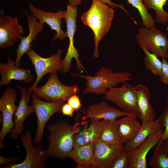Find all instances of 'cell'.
I'll list each match as a JSON object with an SVG mask.
<instances>
[{
  "instance_id": "cell-1",
  "label": "cell",
  "mask_w": 168,
  "mask_h": 168,
  "mask_svg": "<svg viewBox=\"0 0 168 168\" xmlns=\"http://www.w3.org/2000/svg\"><path fill=\"white\" fill-rule=\"evenodd\" d=\"M82 125V123L72 125L64 121L50 125L49 145L46 149L49 156L58 159L67 157L74 147L75 136L80 130Z\"/></svg>"
},
{
  "instance_id": "cell-2",
  "label": "cell",
  "mask_w": 168,
  "mask_h": 168,
  "mask_svg": "<svg viewBox=\"0 0 168 168\" xmlns=\"http://www.w3.org/2000/svg\"><path fill=\"white\" fill-rule=\"evenodd\" d=\"M114 15L113 9L107 4L100 0H92L89 9L82 15V21L94 34L95 58L99 56V43L110 29Z\"/></svg>"
},
{
  "instance_id": "cell-3",
  "label": "cell",
  "mask_w": 168,
  "mask_h": 168,
  "mask_svg": "<svg viewBox=\"0 0 168 168\" xmlns=\"http://www.w3.org/2000/svg\"><path fill=\"white\" fill-rule=\"evenodd\" d=\"M95 74V76H90L72 74L86 80V88L83 91L84 94L88 93L105 94L109 88L116 87L119 83L124 84L132 79L131 74L129 72H114L112 68L105 67H101Z\"/></svg>"
},
{
  "instance_id": "cell-4",
  "label": "cell",
  "mask_w": 168,
  "mask_h": 168,
  "mask_svg": "<svg viewBox=\"0 0 168 168\" xmlns=\"http://www.w3.org/2000/svg\"><path fill=\"white\" fill-rule=\"evenodd\" d=\"M33 95L48 102L64 103L72 96L77 94L80 89L76 84L67 86L60 81L57 72L51 73L46 83L43 86L34 88Z\"/></svg>"
},
{
  "instance_id": "cell-5",
  "label": "cell",
  "mask_w": 168,
  "mask_h": 168,
  "mask_svg": "<svg viewBox=\"0 0 168 168\" xmlns=\"http://www.w3.org/2000/svg\"><path fill=\"white\" fill-rule=\"evenodd\" d=\"M135 37L141 49H145L159 58H168V38L155 26L140 27Z\"/></svg>"
},
{
  "instance_id": "cell-6",
  "label": "cell",
  "mask_w": 168,
  "mask_h": 168,
  "mask_svg": "<svg viewBox=\"0 0 168 168\" xmlns=\"http://www.w3.org/2000/svg\"><path fill=\"white\" fill-rule=\"evenodd\" d=\"M20 139L26 153L25 160L21 163L8 164L1 168H44L46 167L45 161L49 156L46 149L41 145L34 146L30 132L27 131L24 134H21Z\"/></svg>"
},
{
  "instance_id": "cell-7",
  "label": "cell",
  "mask_w": 168,
  "mask_h": 168,
  "mask_svg": "<svg viewBox=\"0 0 168 168\" xmlns=\"http://www.w3.org/2000/svg\"><path fill=\"white\" fill-rule=\"evenodd\" d=\"M105 94V100L111 102L128 114L139 115L136 94L130 84L126 82L119 87H110Z\"/></svg>"
},
{
  "instance_id": "cell-8",
  "label": "cell",
  "mask_w": 168,
  "mask_h": 168,
  "mask_svg": "<svg viewBox=\"0 0 168 168\" xmlns=\"http://www.w3.org/2000/svg\"><path fill=\"white\" fill-rule=\"evenodd\" d=\"M66 13L65 21L67 24L66 33L69 40V43L67 52L62 60V72L65 74L68 72L70 69L72 59L74 58L76 61L77 68L80 71L85 70L79 59L78 50L74 46V37L77 29L76 18L77 13V7L70 6L67 3Z\"/></svg>"
},
{
  "instance_id": "cell-9",
  "label": "cell",
  "mask_w": 168,
  "mask_h": 168,
  "mask_svg": "<svg viewBox=\"0 0 168 168\" xmlns=\"http://www.w3.org/2000/svg\"><path fill=\"white\" fill-rule=\"evenodd\" d=\"M16 97L15 89L9 87L2 94L0 99V111L2 117L0 133V149L5 147L3 142L5 136L10 133L14 126L12 118L18 107L15 103Z\"/></svg>"
},
{
  "instance_id": "cell-10",
  "label": "cell",
  "mask_w": 168,
  "mask_h": 168,
  "mask_svg": "<svg viewBox=\"0 0 168 168\" xmlns=\"http://www.w3.org/2000/svg\"><path fill=\"white\" fill-rule=\"evenodd\" d=\"M63 50L58 49L57 52L48 58L40 56L32 49L26 53L32 63L34 66L37 77L33 86L32 89L36 87L42 77L48 73L62 72L63 60L61 54Z\"/></svg>"
},
{
  "instance_id": "cell-11",
  "label": "cell",
  "mask_w": 168,
  "mask_h": 168,
  "mask_svg": "<svg viewBox=\"0 0 168 168\" xmlns=\"http://www.w3.org/2000/svg\"><path fill=\"white\" fill-rule=\"evenodd\" d=\"M33 106L37 120L35 143L40 144L43 140L45 125L55 113L59 112L64 103L58 101H44L32 95Z\"/></svg>"
},
{
  "instance_id": "cell-12",
  "label": "cell",
  "mask_w": 168,
  "mask_h": 168,
  "mask_svg": "<svg viewBox=\"0 0 168 168\" xmlns=\"http://www.w3.org/2000/svg\"><path fill=\"white\" fill-rule=\"evenodd\" d=\"M4 11H0V47L5 49L14 46L15 42L25 32L23 27L18 23L17 17L5 16Z\"/></svg>"
},
{
  "instance_id": "cell-13",
  "label": "cell",
  "mask_w": 168,
  "mask_h": 168,
  "mask_svg": "<svg viewBox=\"0 0 168 168\" xmlns=\"http://www.w3.org/2000/svg\"><path fill=\"white\" fill-rule=\"evenodd\" d=\"M17 87L20 90L21 96L19 106L13 115L14 126L10 132V137L16 140H17L19 135L23 133V123L25 119L30 114L35 112L33 105H28L33 91L32 86L27 89L18 85Z\"/></svg>"
},
{
  "instance_id": "cell-14",
  "label": "cell",
  "mask_w": 168,
  "mask_h": 168,
  "mask_svg": "<svg viewBox=\"0 0 168 168\" xmlns=\"http://www.w3.org/2000/svg\"><path fill=\"white\" fill-rule=\"evenodd\" d=\"M122 143L108 144L99 139L94 143L92 167L94 168H110L114 159L124 149Z\"/></svg>"
},
{
  "instance_id": "cell-15",
  "label": "cell",
  "mask_w": 168,
  "mask_h": 168,
  "mask_svg": "<svg viewBox=\"0 0 168 168\" xmlns=\"http://www.w3.org/2000/svg\"><path fill=\"white\" fill-rule=\"evenodd\" d=\"M164 130H159L149 136L137 148L128 152L129 168H146L147 156L151 149L160 142Z\"/></svg>"
},
{
  "instance_id": "cell-16",
  "label": "cell",
  "mask_w": 168,
  "mask_h": 168,
  "mask_svg": "<svg viewBox=\"0 0 168 168\" xmlns=\"http://www.w3.org/2000/svg\"><path fill=\"white\" fill-rule=\"evenodd\" d=\"M28 7L30 11L40 23L44 25L46 23L51 29L56 31L53 40L57 39L63 40L68 37L66 32L63 31L61 28V20L65 18L66 11L58 10L56 13L46 12L37 8L30 2H28Z\"/></svg>"
},
{
  "instance_id": "cell-17",
  "label": "cell",
  "mask_w": 168,
  "mask_h": 168,
  "mask_svg": "<svg viewBox=\"0 0 168 168\" xmlns=\"http://www.w3.org/2000/svg\"><path fill=\"white\" fill-rule=\"evenodd\" d=\"M23 12L27 18L29 32L27 36L21 37L20 43L16 50L17 57L15 65L18 67L21 66L20 60L22 57L32 49V42L36 40L37 35L39 33L43 32L44 27V25L37 21L33 14L29 16L24 9Z\"/></svg>"
},
{
  "instance_id": "cell-18",
  "label": "cell",
  "mask_w": 168,
  "mask_h": 168,
  "mask_svg": "<svg viewBox=\"0 0 168 168\" xmlns=\"http://www.w3.org/2000/svg\"><path fill=\"white\" fill-rule=\"evenodd\" d=\"M15 64V61L9 57L7 63H0V86L9 84L13 80L23 81L27 83L32 80L33 76L29 69L19 68Z\"/></svg>"
},
{
  "instance_id": "cell-19",
  "label": "cell",
  "mask_w": 168,
  "mask_h": 168,
  "mask_svg": "<svg viewBox=\"0 0 168 168\" xmlns=\"http://www.w3.org/2000/svg\"><path fill=\"white\" fill-rule=\"evenodd\" d=\"M89 121H83L80 130L75 135L74 147L95 143L99 139L102 127L101 120L89 119Z\"/></svg>"
},
{
  "instance_id": "cell-20",
  "label": "cell",
  "mask_w": 168,
  "mask_h": 168,
  "mask_svg": "<svg viewBox=\"0 0 168 168\" xmlns=\"http://www.w3.org/2000/svg\"><path fill=\"white\" fill-rule=\"evenodd\" d=\"M132 114L110 105L103 101L97 104L90 105L86 109V115L84 119H116L119 117Z\"/></svg>"
},
{
  "instance_id": "cell-21",
  "label": "cell",
  "mask_w": 168,
  "mask_h": 168,
  "mask_svg": "<svg viewBox=\"0 0 168 168\" xmlns=\"http://www.w3.org/2000/svg\"><path fill=\"white\" fill-rule=\"evenodd\" d=\"M136 93L137 104L139 111L138 118L142 124L152 122L156 119L155 112L150 103L151 97L148 88L142 84L134 87Z\"/></svg>"
},
{
  "instance_id": "cell-22",
  "label": "cell",
  "mask_w": 168,
  "mask_h": 168,
  "mask_svg": "<svg viewBox=\"0 0 168 168\" xmlns=\"http://www.w3.org/2000/svg\"><path fill=\"white\" fill-rule=\"evenodd\" d=\"M138 117L131 114L116 119L118 131L121 142L124 144L132 140L139 131L142 125Z\"/></svg>"
},
{
  "instance_id": "cell-23",
  "label": "cell",
  "mask_w": 168,
  "mask_h": 168,
  "mask_svg": "<svg viewBox=\"0 0 168 168\" xmlns=\"http://www.w3.org/2000/svg\"><path fill=\"white\" fill-rule=\"evenodd\" d=\"M94 143L74 147L68 156L76 163L77 168H87L92 167L94 153Z\"/></svg>"
},
{
  "instance_id": "cell-24",
  "label": "cell",
  "mask_w": 168,
  "mask_h": 168,
  "mask_svg": "<svg viewBox=\"0 0 168 168\" xmlns=\"http://www.w3.org/2000/svg\"><path fill=\"white\" fill-rule=\"evenodd\" d=\"M162 128L159 117L152 122L142 124L141 128L136 136L124 144V150L128 152L134 150L151 134Z\"/></svg>"
},
{
  "instance_id": "cell-25",
  "label": "cell",
  "mask_w": 168,
  "mask_h": 168,
  "mask_svg": "<svg viewBox=\"0 0 168 168\" xmlns=\"http://www.w3.org/2000/svg\"><path fill=\"white\" fill-rule=\"evenodd\" d=\"M116 119L101 120L102 127L99 138L100 141L108 144L121 143L118 133Z\"/></svg>"
},
{
  "instance_id": "cell-26",
  "label": "cell",
  "mask_w": 168,
  "mask_h": 168,
  "mask_svg": "<svg viewBox=\"0 0 168 168\" xmlns=\"http://www.w3.org/2000/svg\"><path fill=\"white\" fill-rule=\"evenodd\" d=\"M147 10L153 9L155 11L156 21L160 24H163L167 28L168 12L165 10L163 7L167 0H142Z\"/></svg>"
},
{
  "instance_id": "cell-27",
  "label": "cell",
  "mask_w": 168,
  "mask_h": 168,
  "mask_svg": "<svg viewBox=\"0 0 168 168\" xmlns=\"http://www.w3.org/2000/svg\"><path fill=\"white\" fill-rule=\"evenodd\" d=\"M150 166L152 168H168V155L161 142L157 144L151 158Z\"/></svg>"
},
{
  "instance_id": "cell-28",
  "label": "cell",
  "mask_w": 168,
  "mask_h": 168,
  "mask_svg": "<svg viewBox=\"0 0 168 168\" xmlns=\"http://www.w3.org/2000/svg\"><path fill=\"white\" fill-rule=\"evenodd\" d=\"M127 1L128 3L138 10L143 26L149 28L155 26V20L145 7L142 0H127Z\"/></svg>"
},
{
  "instance_id": "cell-29",
  "label": "cell",
  "mask_w": 168,
  "mask_h": 168,
  "mask_svg": "<svg viewBox=\"0 0 168 168\" xmlns=\"http://www.w3.org/2000/svg\"><path fill=\"white\" fill-rule=\"evenodd\" d=\"M145 53L144 63L145 67L154 75L159 76L161 72L162 62L157 56L144 48L142 49Z\"/></svg>"
},
{
  "instance_id": "cell-30",
  "label": "cell",
  "mask_w": 168,
  "mask_h": 168,
  "mask_svg": "<svg viewBox=\"0 0 168 168\" xmlns=\"http://www.w3.org/2000/svg\"><path fill=\"white\" fill-rule=\"evenodd\" d=\"M110 168H129L128 152L124 149L114 159Z\"/></svg>"
},
{
  "instance_id": "cell-31",
  "label": "cell",
  "mask_w": 168,
  "mask_h": 168,
  "mask_svg": "<svg viewBox=\"0 0 168 168\" xmlns=\"http://www.w3.org/2000/svg\"><path fill=\"white\" fill-rule=\"evenodd\" d=\"M160 123L162 127L165 128L161 139L159 142L168 138V105H166L164 109L159 117Z\"/></svg>"
},
{
  "instance_id": "cell-32",
  "label": "cell",
  "mask_w": 168,
  "mask_h": 168,
  "mask_svg": "<svg viewBox=\"0 0 168 168\" xmlns=\"http://www.w3.org/2000/svg\"><path fill=\"white\" fill-rule=\"evenodd\" d=\"M162 66L159 77L161 82L168 85V62L166 59L162 58Z\"/></svg>"
},
{
  "instance_id": "cell-33",
  "label": "cell",
  "mask_w": 168,
  "mask_h": 168,
  "mask_svg": "<svg viewBox=\"0 0 168 168\" xmlns=\"http://www.w3.org/2000/svg\"><path fill=\"white\" fill-rule=\"evenodd\" d=\"M67 103L76 111H78L82 106L79 97L77 94L74 95L70 97L67 100Z\"/></svg>"
},
{
  "instance_id": "cell-34",
  "label": "cell",
  "mask_w": 168,
  "mask_h": 168,
  "mask_svg": "<svg viewBox=\"0 0 168 168\" xmlns=\"http://www.w3.org/2000/svg\"><path fill=\"white\" fill-rule=\"evenodd\" d=\"M61 111L63 115L72 117L73 116L74 110L67 102L64 103L63 105Z\"/></svg>"
},
{
  "instance_id": "cell-35",
  "label": "cell",
  "mask_w": 168,
  "mask_h": 168,
  "mask_svg": "<svg viewBox=\"0 0 168 168\" xmlns=\"http://www.w3.org/2000/svg\"><path fill=\"white\" fill-rule=\"evenodd\" d=\"M101 1L106 3L108 5L110 6L113 9H114L116 7H118L123 10L124 12H126L127 14H128V12L125 9L124 6L120 4H117L114 3L111 0H100ZM129 15V14H128Z\"/></svg>"
},
{
  "instance_id": "cell-36",
  "label": "cell",
  "mask_w": 168,
  "mask_h": 168,
  "mask_svg": "<svg viewBox=\"0 0 168 168\" xmlns=\"http://www.w3.org/2000/svg\"><path fill=\"white\" fill-rule=\"evenodd\" d=\"M18 160L19 158L16 157L6 158L3 156L0 155V165L13 163Z\"/></svg>"
},
{
  "instance_id": "cell-37",
  "label": "cell",
  "mask_w": 168,
  "mask_h": 168,
  "mask_svg": "<svg viewBox=\"0 0 168 168\" xmlns=\"http://www.w3.org/2000/svg\"><path fill=\"white\" fill-rule=\"evenodd\" d=\"M68 5L71 6L77 7V6L82 3V0H68Z\"/></svg>"
},
{
  "instance_id": "cell-38",
  "label": "cell",
  "mask_w": 168,
  "mask_h": 168,
  "mask_svg": "<svg viewBox=\"0 0 168 168\" xmlns=\"http://www.w3.org/2000/svg\"><path fill=\"white\" fill-rule=\"evenodd\" d=\"M160 142H161L164 149L168 155V138Z\"/></svg>"
},
{
  "instance_id": "cell-39",
  "label": "cell",
  "mask_w": 168,
  "mask_h": 168,
  "mask_svg": "<svg viewBox=\"0 0 168 168\" xmlns=\"http://www.w3.org/2000/svg\"><path fill=\"white\" fill-rule=\"evenodd\" d=\"M167 104L168 105V99L166 100Z\"/></svg>"
},
{
  "instance_id": "cell-40",
  "label": "cell",
  "mask_w": 168,
  "mask_h": 168,
  "mask_svg": "<svg viewBox=\"0 0 168 168\" xmlns=\"http://www.w3.org/2000/svg\"><path fill=\"white\" fill-rule=\"evenodd\" d=\"M167 23H168V22H167Z\"/></svg>"
}]
</instances>
